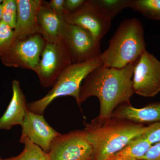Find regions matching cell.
I'll return each mask as SVG.
<instances>
[{"mask_svg":"<svg viewBox=\"0 0 160 160\" xmlns=\"http://www.w3.org/2000/svg\"><path fill=\"white\" fill-rule=\"evenodd\" d=\"M147 126L116 118L86 124L83 131L93 149L92 160H108L135 138L144 134Z\"/></svg>","mask_w":160,"mask_h":160,"instance_id":"cell-2","label":"cell"},{"mask_svg":"<svg viewBox=\"0 0 160 160\" xmlns=\"http://www.w3.org/2000/svg\"><path fill=\"white\" fill-rule=\"evenodd\" d=\"M43 1L17 0V18L15 28L16 39L40 33L38 15Z\"/></svg>","mask_w":160,"mask_h":160,"instance_id":"cell-12","label":"cell"},{"mask_svg":"<svg viewBox=\"0 0 160 160\" xmlns=\"http://www.w3.org/2000/svg\"><path fill=\"white\" fill-rule=\"evenodd\" d=\"M63 38L67 44L72 64L86 62L99 57L101 42L95 39L86 29L67 23Z\"/></svg>","mask_w":160,"mask_h":160,"instance_id":"cell-9","label":"cell"},{"mask_svg":"<svg viewBox=\"0 0 160 160\" xmlns=\"http://www.w3.org/2000/svg\"><path fill=\"white\" fill-rule=\"evenodd\" d=\"M102 66L99 57L83 62L72 64L58 78L54 85L44 97L27 104L29 111L43 114L46 108L55 99L69 96L75 99L78 105L82 82L92 71Z\"/></svg>","mask_w":160,"mask_h":160,"instance_id":"cell-4","label":"cell"},{"mask_svg":"<svg viewBox=\"0 0 160 160\" xmlns=\"http://www.w3.org/2000/svg\"><path fill=\"white\" fill-rule=\"evenodd\" d=\"M138 59L121 69L101 66L93 69L83 80L78 105L96 97L99 100L100 113L95 120L103 122L111 118L118 106L130 104L134 93L132 78Z\"/></svg>","mask_w":160,"mask_h":160,"instance_id":"cell-1","label":"cell"},{"mask_svg":"<svg viewBox=\"0 0 160 160\" xmlns=\"http://www.w3.org/2000/svg\"><path fill=\"white\" fill-rule=\"evenodd\" d=\"M85 1L86 0H65V7L66 14L73 12L79 9Z\"/></svg>","mask_w":160,"mask_h":160,"instance_id":"cell-25","label":"cell"},{"mask_svg":"<svg viewBox=\"0 0 160 160\" xmlns=\"http://www.w3.org/2000/svg\"><path fill=\"white\" fill-rule=\"evenodd\" d=\"M20 142L24 144L22 152L17 156L3 159V160H50L48 153L28 139H24Z\"/></svg>","mask_w":160,"mask_h":160,"instance_id":"cell-19","label":"cell"},{"mask_svg":"<svg viewBox=\"0 0 160 160\" xmlns=\"http://www.w3.org/2000/svg\"><path fill=\"white\" fill-rule=\"evenodd\" d=\"M15 39L14 29L1 21L0 22V59L9 51Z\"/></svg>","mask_w":160,"mask_h":160,"instance_id":"cell-20","label":"cell"},{"mask_svg":"<svg viewBox=\"0 0 160 160\" xmlns=\"http://www.w3.org/2000/svg\"><path fill=\"white\" fill-rule=\"evenodd\" d=\"M132 83L134 93L141 96L153 97L160 92V61L146 50L137 62Z\"/></svg>","mask_w":160,"mask_h":160,"instance_id":"cell-8","label":"cell"},{"mask_svg":"<svg viewBox=\"0 0 160 160\" xmlns=\"http://www.w3.org/2000/svg\"><path fill=\"white\" fill-rule=\"evenodd\" d=\"M0 160H3V159L1 158V156H0Z\"/></svg>","mask_w":160,"mask_h":160,"instance_id":"cell-28","label":"cell"},{"mask_svg":"<svg viewBox=\"0 0 160 160\" xmlns=\"http://www.w3.org/2000/svg\"><path fill=\"white\" fill-rule=\"evenodd\" d=\"M64 17L66 22L86 29L100 42L111 27V20L103 16L90 0H86L79 9Z\"/></svg>","mask_w":160,"mask_h":160,"instance_id":"cell-10","label":"cell"},{"mask_svg":"<svg viewBox=\"0 0 160 160\" xmlns=\"http://www.w3.org/2000/svg\"><path fill=\"white\" fill-rule=\"evenodd\" d=\"M12 95L6 111L0 118V129L9 130L17 125L22 126L26 116L27 105L19 82H12Z\"/></svg>","mask_w":160,"mask_h":160,"instance_id":"cell-14","label":"cell"},{"mask_svg":"<svg viewBox=\"0 0 160 160\" xmlns=\"http://www.w3.org/2000/svg\"><path fill=\"white\" fill-rule=\"evenodd\" d=\"M65 0H52L49 2V6L52 10L60 15L64 16L66 14L65 7Z\"/></svg>","mask_w":160,"mask_h":160,"instance_id":"cell-24","label":"cell"},{"mask_svg":"<svg viewBox=\"0 0 160 160\" xmlns=\"http://www.w3.org/2000/svg\"></svg>","mask_w":160,"mask_h":160,"instance_id":"cell-29","label":"cell"},{"mask_svg":"<svg viewBox=\"0 0 160 160\" xmlns=\"http://www.w3.org/2000/svg\"><path fill=\"white\" fill-rule=\"evenodd\" d=\"M50 160H92L93 149L83 130L59 135L52 143Z\"/></svg>","mask_w":160,"mask_h":160,"instance_id":"cell-7","label":"cell"},{"mask_svg":"<svg viewBox=\"0 0 160 160\" xmlns=\"http://www.w3.org/2000/svg\"><path fill=\"white\" fill-rule=\"evenodd\" d=\"M130 8L148 18L160 22V0H132Z\"/></svg>","mask_w":160,"mask_h":160,"instance_id":"cell-18","label":"cell"},{"mask_svg":"<svg viewBox=\"0 0 160 160\" xmlns=\"http://www.w3.org/2000/svg\"><path fill=\"white\" fill-rule=\"evenodd\" d=\"M2 4H0V22L2 21Z\"/></svg>","mask_w":160,"mask_h":160,"instance_id":"cell-26","label":"cell"},{"mask_svg":"<svg viewBox=\"0 0 160 160\" xmlns=\"http://www.w3.org/2000/svg\"><path fill=\"white\" fill-rule=\"evenodd\" d=\"M152 145L143 134L131 140L108 160H141Z\"/></svg>","mask_w":160,"mask_h":160,"instance_id":"cell-16","label":"cell"},{"mask_svg":"<svg viewBox=\"0 0 160 160\" xmlns=\"http://www.w3.org/2000/svg\"><path fill=\"white\" fill-rule=\"evenodd\" d=\"M141 160H160V142L152 145Z\"/></svg>","mask_w":160,"mask_h":160,"instance_id":"cell-23","label":"cell"},{"mask_svg":"<svg viewBox=\"0 0 160 160\" xmlns=\"http://www.w3.org/2000/svg\"><path fill=\"white\" fill-rule=\"evenodd\" d=\"M3 0H0V4H2V3Z\"/></svg>","mask_w":160,"mask_h":160,"instance_id":"cell-27","label":"cell"},{"mask_svg":"<svg viewBox=\"0 0 160 160\" xmlns=\"http://www.w3.org/2000/svg\"><path fill=\"white\" fill-rule=\"evenodd\" d=\"M46 42L40 33L15 39L9 51L0 60L6 67L29 69L35 72Z\"/></svg>","mask_w":160,"mask_h":160,"instance_id":"cell-6","label":"cell"},{"mask_svg":"<svg viewBox=\"0 0 160 160\" xmlns=\"http://www.w3.org/2000/svg\"><path fill=\"white\" fill-rule=\"evenodd\" d=\"M2 7V21L14 29L17 18V0H3Z\"/></svg>","mask_w":160,"mask_h":160,"instance_id":"cell-21","label":"cell"},{"mask_svg":"<svg viewBox=\"0 0 160 160\" xmlns=\"http://www.w3.org/2000/svg\"><path fill=\"white\" fill-rule=\"evenodd\" d=\"M112 118L129 121L136 124L154 123L160 122V102L150 103L142 108L124 104L113 111Z\"/></svg>","mask_w":160,"mask_h":160,"instance_id":"cell-15","label":"cell"},{"mask_svg":"<svg viewBox=\"0 0 160 160\" xmlns=\"http://www.w3.org/2000/svg\"><path fill=\"white\" fill-rule=\"evenodd\" d=\"M71 64V55L64 39L56 42H46L35 72L42 86L52 87L61 73Z\"/></svg>","mask_w":160,"mask_h":160,"instance_id":"cell-5","label":"cell"},{"mask_svg":"<svg viewBox=\"0 0 160 160\" xmlns=\"http://www.w3.org/2000/svg\"><path fill=\"white\" fill-rule=\"evenodd\" d=\"M145 51L142 24L132 18L121 23L99 59L103 66L121 69L136 61Z\"/></svg>","mask_w":160,"mask_h":160,"instance_id":"cell-3","label":"cell"},{"mask_svg":"<svg viewBox=\"0 0 160 160\" xmlns=\"http://www.w3.org/2000/svg\"><path fill=\"white\" fill-rule=\"evenodd\" d=\"M20 142L28 139L35 145L48 153L52 141L60 133L47 122L43 114L29 111L27 108L22 126Z\"/></svg>","mask_w":160,"mask_h":160,"instance_id":"cell-11","label":"cell"},{"mask_svg":"<svg viewBox=\"0 0 160 160\" xmlns=\"http://www.w3.org/2000/svg\"><path fill=\"white\" fill-rule=\"evenodd\" d=\"M144 136L152 145L160 142V122L150 124L147 126Z\"/></svg>","mask_w":160,"mask_h":160,"instance_id":"cell-22","label":"cell"},{"mask_svg":"<svg viewBox=\"0 0 160 160\" xmlns=\"http://www.w3.org/2000/svg\"><path fill=\"white\" fill-rule=\"evenodd\" d=\"M40 34L46 42L53 43L62 39L67 22L64 17L55 12L49 2L43 1L38 15Z\"/></svg>","mask_w":160,"mask_h":160,"instance_id":"cell-13","label":"cell"},{"mask_svg":"<svg viewBox=\"0 0 160 160\" xmlns=\"http://www.w3.org/2000/svg\"><path fill=\"white\" fill-rule=\"evenodd\" d=\"M132 0H90L103 16L112 20L124 9L130 8Z\"/></svg>","mask_w":160,"mask_h":160,"instance_id":"cell-17","label":"cell"}]
</instances>
